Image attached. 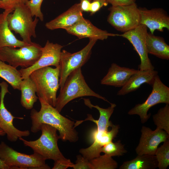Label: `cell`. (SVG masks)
I'll return each instance as SVG.
<instances>
[{
	"mask_svg": "<svg viewBox=\"0 0 169 169\" xmlns=\"http://www.w3.org/2000/svg\"><path fill=\"white\" fill-rule=\"evenodd\" d=\"M169 139L158 147L155 153V155L158 162L157 167L159 169H166L169 165Z\"/></svg>",
	"mask_w": 169,
	"mask_h": 169,
	"instance_id": "obj_28",
	"label": "cell"
},
{
	"mask_svg": "<svg viewBox=\"0 0 169 169\" xmlns=\"http://www.w3.org/2000/svg\"></svg>",
	"mask_w": 169,
	"mask_h": 169,
	"instance_id": "obj_39",
	"label": "cell"
},
{
	"mask_svg": "<svg viewBox=\"0 0 169 169\" xmlns=\"http://www.w3.org/2000/svg\"><path fill=\"white\" fill-rule=\"evenodd\" d=\"M74 164L70 159H65L54 161L52 169H66L69 167L72 168Z\"/></svg>",
	"mask_w": 169,
	"mask_h": 169,
	"instance_id": "obj_34",
	"label": "cell"
},
{
	"mask_svg": "<svg viewBox=\"0 0 169 169\" xmlns=\"http://www.w3.org/2000/svg\"><path fill=\"white\" fill-rule=\"evenodd\" d=\"M97 39L89 38L88 44L80 50L71 53L63 50L61 51L59 62V86L61 89L69 74L84 65L90 58L92 48Z\"/></svg>",
	"mask_w": 169,
	"mask_h": 169,
	"instance_id": "obj_9",
	"label": "cell"
},
{
	"mask_svg": "<svg viewBox=\"0 0 169 169\" xmlns=\"http://www.w3.org/2000/svg\"><path fill=\"white\" fill-rule=\"evenodd\" d=\"M83 12L79 3H75L65 12L46 23L45 26L51 30L59 28L66 30L74 25L83 17Z\"/></svg>",
	"mask_w": 169,
	"mask_h": 169,
	"instance_id": "obj_18",
	"label": "cell"
},
{
	"mask_svg": "<svg viewBox=\"0 0 169 169\" xmlns=\"http://www.w3.org/2000/svg\"><path fill=\"white\" fill-rule=\"evenodd\" d=\"M124 146L120 140L115 142L111 141L103 146L101 152L111 157L122 156L127 152Z\"/></svg>",
	"mask_w": 169,
	"mask_h": 169,
	"instance_id": "obj_29",
	"label": "cell"
},
{
	"mask_svg": "<svg viewBox=\"0 0 169 169\" xmlns=\"http://www.w3.org/2000/svg\"><path fill=\"white\" fill-rule=\"evenodd\" d=\"M75 164H74L72 168L74 169H92L89 160L79 155L76 156Z\"/></svg>",
	"mask_w": 169,
	"mask_h": 169,
	"instance_id": "obj_32",
	"label": "cell"
},
{
	"mask_svg": "<svg viewBox=\"0 0 169 169\" xmlns=\"http://www.w3.org/2000/svg\"><path fill=\"white\" fill-rule=\"evenodd\" d=\"M92 96L110 102L105 97L93 91L86 83L82 74L81 68L71 73L67 78L60 93L57 97L55 108L60 112L69 102L75 98Z\"/></svg>",
	"mask_w": 169,
	"mask_h": 169,
	"instance_id": "obj_2",
	"label": "cell"
},
{
	"mask_svg": "<svg viewBox=\"0 0 169 169\" xmlns=\"http://www.w3.org/2000/svg\"><path fill=\"white\" fill-rule=\"evenodd\" d=\"M140 24L148 28L150 33L153 34L155 30L163 32L164 28L169 30V17L162 8H155L149 10L139 8Z\"/></svg>",
	"mask_w": 169,
	"mask_h": 169,
	"instance_id": "obj_16",
	"label": "cell"
},
{
	"mask_svg": "<svg viewBox=\"0 0 169 169\" xmlns=\"http://www.w3.org/2000/svg\"><path fill=\"white\" fill-rule=\"evenodd\" d=\"M145 41L148 54L162 59H169V46L162 37L148 33Z\"/></svg>",
	"mask_w": 169,
	"mask_h": 169,
	"instance_id": "obj_22",
	"label": "cell"
},
{
	"mask_svg": "<svg viewBox=\"0 0 169 169\" xmlns=\"http://www.w3.org/2000/svg\"><path fill=\"white\" fill-rule=\"evenodd\" d=\"M65 30L69 33L80 39L89 38L103 40L107 39L109 36H118V34L109 33L97 28L83 17L74 25Z\"/></svg>",
	"mask_w": 169,
	"mask_h": 169,
	"instance_id": "obj_17",
	"label": "cell"
},
{
	"mask_svg": "<svg viewBox=\"0 0 169 169\" xmlns=\"http://www.w3.org/2000/svg\"><path fill=\"white\" fill-rule=\"evenodd\" d=\"M158 72L154 70H137L126 84L117 92L118 95H124L138 89L144 83L152 85Z\"/></svg>",
	"mask_w": 169,
	"mask_h": 169,
	"instance_id": "obj_20",
	"label": "cell"
},
{
	"mask_svg": "<svg viewBox=\"0 0 169 169\" xmlns=\"http://www.w3.org/2000/svg\"><path fill=\"white\" fill-rule=\"evenodd\" d=\"M21 92L20 102L21 105L27 110L33 108L38 97L36 95V88L30 76L22 79L20 84Z\"/></svg>",
	"mask_w": 169,
	"mask_h": 169,
	"instance_id": "obj_23",
	"label": "cell"
},
{
	"mask_svg": "<svg viewBox=\"0 0 169 169\" xmlns=\"http://www.w3.org/2000/svg\"><path fill=\"white\" fill-rule=\"evenodd\" d=\"M43 0H29L25 4L29 9L32 17L35 16L41 21L44 19V15L41 9Z\"/></svg>",
	"mask_w": 169,
	"mask_h": 169,
	"instance_id": "obj_30",
	"label": "cell"
},
{
	"mask_svg": "<svg viewBox=\"0 0 169 169\" xmlns=\"http://www.w3.org/2000/svg\"><path fill=\"white\" fill-rule=\"evenodd\" d=\"M0 77L8 82L14 90H20L22 80L19 70L10 64L0 60Z\"/></svg>",
	"mask_w": 169,
	"mask_h": 169,
	"instance_id": "obj_25",
	"label": "cell"
},
{
	"mask_svg": "<svg viewBox=\"0 0 169 169\" xmlns=\"http://www.w3.org/2000/svg\"><path fill=\"white\" fill-rule=\"evenodd\" d=\"M31 12L25 4L20 5L9 14L7 20L9 29L19 34L24 42L31 44V37L35 38V29L39 19H33Z\"/></svg>",
	"mask_w": 169,
	"mask_h": 169,
	"instance_id": "obj_6",
	"label": "cell"
},
{
	"mask_svg": "<svg viewBox=\"0 0 169 169\" xmlns=\"http://www.w3.org/2000/svg\"><path fill=\"white\" fill-rule=\"evenodd\" d=\"M29 0H0V8L10 13L18 6L25 4Z\"/></svg>",
	"mask_w": 169,
	"mask_h": 169,
	"instance_id": "obj_31",
	"label": "cell"
},
{
	"mask_svg": "<svg viewBox=\"0 0 169 169\" xmlns=\"http://www.w3.org/2000/svg\"><path fill=\"white\" fill-rule=\"evenodd\" d=\"M109 3L106 0H92L90 12L91 15L95 14L104 6H106Z\"/></svg>",
	"mask_w": 169,
	"mask_h": 169,
	"instance_id": "obj_33",
	"label": "cell"
},
{
	"mask_svg": "<svg viewBox=\"0 0 169 169\" xmlns=\"http://www.w3.org/2000/svg\"><path fill=\"white\" fill-rule=\"evenodd\" d=\"M141 131L139 143L135 149L137 155H155L159 144L169 138V135L165 131L158 128L152 130L143 126Z\"/></svg>",
	"mask_w": 169,
	"mask_h": 169,
	"instance_id": "obj_15",
	"label": "cell"
},
{
	"mask_svg": "<svg viewBox=\"0 0 169 169\" xmlns=\"http://www.w3.org/2000/svg\"><path fill=\"white\" fill-rule=\"evenodd\" d=\"M63 46L58 44H54L48 40L42 48V53L39 59L33 65L19 70L22 79L29 76L33 71L47 66H59L61 49Z\"/></svg>",
	"mask_w": 169,
	"mask_h": 169,
	"instance_id": "obj_13",
	"label": "cell"
},
{
	"mask_svg": "<svg viewBox=\"0 0 169 169\" xmlns=\"http://www.w3.org/2000/svg\"><path fill=\"white\" fill-rule=\"evenodd\" d=\"M147 33V27L144 24H140L132 30L121 34H118V36L127 39L139 54L141 60L139 68L141 70H152L154 69L148 57L146 44V37Z\"/></svg>",
	"mask_w": 169,
	"mask_h": 169,
	"instance_id": "obj_11",
	"label": "cell"
},
{
	"mask_svg": "<svg viewBox=\"0 0 169 169\" xmlns=\"http://www.w3.org/2000/svg\"><path fill=\"white\" fill-rule=\"evenodd\" d=\"M112 6L128 5L135 3L136 0H106Z\"/></svg>",
	"mask_w": 169,
	"mask_h": 169,
	"instance_id": "obj_35",
	"label": "cell"
},
{
	"mask_svg": "<svg viewBox=\"0 0 169 169\" xmlns=\"http://www.w3.org/2000/svg\"><path fill=\"white\" fill-rule=\"evenodd\" d=\"M38 99L41 104L39 111H38L33 109L31 111V132L37 133L40 131L42 124H47L57 130L59 139L62 141L76 142L79 137L78 133L74 127V122L63 116L54 107L42 99Z\"/></svg>",
	"mask_w": 169,
	"mask_h": 169,
	"instance_id": "obj_1",
	"label": "cell"
},
{
	"mask_svg": "<svg viewBox=\"0 0 169 169\" xmlns=\"http://www.w3.org/2000/svg\"><path fill=\"white\" fill-rule=\"evenodd\" d=\"M29 76L35 84L38 98L55 107L57 93L60 87L59 66L40 68L32 72Z\"/></svg>",
	"mask_w": 169,
	"mask_h": 169,
	"instance_id": "obj_4",
	"label": "cell"
},
{
	"mask_svg": "<svg viewBox=\"0 0 169 169\" xmlns=\"http://www.w3.org/2000/svg\"><path fill=\"white\" fill-rule=\"evenodd\" d=\"M92 169H115L118 163L112 157L105 154L100 155L90 161Z\"/></svg>",
	"mask_w": 169,
	"mask_h": 169,
	"instance_id": "obj_27",
	"label": "cell"
},
{
	"mask_svg": "<svg viewBox=\"0 0 169 169\" xmlns=\"http://www.w3.org/2000/svg\"><path fill=\"white\" fill-rule=\"evenodd\" d=\"M108 22L117 30L125 33L140 24L139 8L135 3L124 6H112L108 8Z\"/></svg>",
	"mask_w": 169,
	"mask_h": 169,
	"instance_id": "obj_8",
	"label": "cell"
},
{
	"mask_svg": "<svg viewBox=\"0 0 169 169\" xmlns=\"http://www.w3.org/2000/svg\"><path fill=\"white\" fill-rule=\"evenodd\" d=\"M80 7L83 12H90L92 0H80Z\"/></svg>",
	"mask_w": 169,
	"mask_h": 169,
	"instance_id": "obj_36",
	"label": "cell"
},
{
	"mask_svg": "<svg viewBox=\"0 0 169 169\" xmlns=\"http://www.w3.org/2000/svg\"><path fill=\"white\" fill-rule=\"evenodd\" d=\"M152 119L156 128L165 131L169 135V105L166 104L152 115Z\"/></svg>",
	"mask_w": 169,
	"mask_h": 169,
	"instance_id": "obj_26",
	"label": "cell"
},
{
	"mask_svg": "<svg viewBox=\"0 0 169 169\" xmlns=\"http://www.w3.org/2000/svg\"><path fill=\"white\" fill-rule=\"evenodd\" d=\"M158 162L155 155L144 154L137 155L134 159L124 162L120 169H155Z\"/></svg>",
	"mask_w": 169,
	"mask_h": 169,
	"instance_id": "obj_24",
	"label": "cell"
},
{
	"mask_svg": "<svg viewBox=\"0 0 169 169\" xmlns=\"http://www.w3.org/2000/svg\"><path fill=\"white\" fill-rule=\"evenodd\" d=\"M42 48L39 44L34 42L18 49L8 47L1 48L0 60L7 62L15 68L19 66L27 68L40 58Z\"/></svg>",
	"mask_w": 169,
	"mask_h": 169,
	"instance_id": "obj_7",
	"label": "cell"
},
{
	"mask_svg": "<svg viewBox=\"0 0 169 169\" xmlns=\"http://www.w3.org/2000/svg\"><path fill=\"white\" fill-rule=\"evenodd\" d=\"M111 127L110 131L99 130L97 128L93 130L90 136L93 143L88 147L81 148L79 150L82 155L89 161L100 155L101 147L112 141L116 136L120 128L119 125L113 124Z\"/></svg>",
	"mask_w": 169,
	"mask_h": 169,
	"instance_id": "obj_14",
	"label": "cell"
},
{
	"mask_svg": "<svg viewBox=\"0 0 169 169\" xmlns=\"http://www.w3.org/2000/svg\"><path fill=\"white\" fill-rule=\"evenodd\" d=\"M9 13L4 11L0 13V48L5 47L21 48L30 44L18 39L9 29L7 20Z\"/></svg>",
	"mask_w": 169,
	"mask_h": 169,
	"instance_id": "obj_21",
	"label": "cell"
},
{
	"mask_svg": "<svg viewBox=\"0 0 169 169\" xmlns=\"http://www.w3.org/2000/svg\"><path fill=\"white\" fill-rule=\"evenodd\" d=\"M40 131H41V136L36 140L28 141L22 137L18 139L25 146L30 147L33 152L40 155L46 160L51 159L54 161L66 159L58 146V141L59 137L57 130L50 125L42 124L40 126Z\"/></svg>",
	"mask_w": 169,
	"mask_h": 169,
	"instance_id": "obj_3",
	"label": "cell"
},
{
	"mask_svg": "<svg viewBox=\"0 0 169 169\" xmlns=\"http://www.w3.org/2000/svg\"><path fill=\"white\" fill-rule=\"evenodd\" d=\"M152 86L151 93L146 101L136 105L128 112L129 115H138L142 124L146 123L150 118L151 113L147 114V112L151 107L159 103L169 104V88L162 82L158 75Z\"/></svg>",
	"mask_w": 169,
	"mask_h": 169,
	"instance_id": "obj_10",
	"label": "cell"
},
{
	"mask_svg": "<svg viewBox=\"0 0 169 169\" xmlns=\"http://www.w3.org/2000/svg\"><path fill=\"white\" fill-rule=\"evenodd\" d=\"M0 158L12 169H49L46 159L33 152L27 155L18 152L4 142L0 144Z\"/></svg>",
	"mask_w": 169,
	"mask_h": 169,
	"instance_id": "obj_5",
	"label": "cell"
},
{
	"mask_svg": "<svg viewBox=\"0 0 169 169\" xmlns=\"http://www.w3.org/2000/svg\"><path fill=\"white\" fill-rule=\"evenodd\" d=\"M137 70L113 63L106 75L101 80L100 83L103 85L122 87Z\"/></svg>",
	"mask_w": 169,
	"mask_h": 169,
	"instance_id": "obj_19",
	"label": "cell"
},
{
	"mask_svg": "<svg viewBox=\"0 0 169 169\" xmlns=\"http://www.w3.org/2000/svg\"><path fill=\"white\" fill-rule=\"evenodd\" d=\"M6 135L5 132L0 128V136H4Z\"/></svg>",
	"mask_w": 169,
	"mask_h": 169,
	"instance_id": "obj_38",
	"label": "cell"
},
{
	"mask_svg": "<svg viewBox=\"0 0 169 169\" xmlns=\"http://www.w3.org/2000/svg\"><path fill=\"white\" fill-rule=\"evenodd\" d=\"M0 169H12L0 158Z\"/></svg>",
	"mask_w": 169,
	"mask_h": 169,
	"instance_id": "obj_37",
	"label": "cell"
},
{
	"mask_svg": "<svg viewBox=\"0 0 169 169\" xmlns=\"http://www.w3.org/2000/svg\"><path fill=\"white\" fill-rule=\"evenodd\" d=\"M0 128L7 135L8 141L12 142L16 141L20 137L27 136L30 135L28 130L21 131L15 127L13 124V120L18 118L23 119V117H17L13 115L6 108L4 103V98L6 94L9 91L7 82L3 81L0 83Z\"/></svg>",
	"mask_w": 169,
	"mask_h": 169,
	"instance_id": "obj_12",
	"label": "cell"
}]
</instances>
